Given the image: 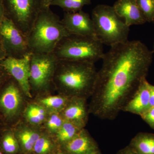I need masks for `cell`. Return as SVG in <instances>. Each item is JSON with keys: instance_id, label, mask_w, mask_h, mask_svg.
Here are the masks:
<instances>
[{"instance_id": "obj_13", "label": "cell", "mask_w": 154, "mask_h": 154, "mask_svg": "<svg viewBox=\"0 0 154 154\" xmlns=\"http://www.w3.org/2000/svg\"><path fill=\"white\" fill-rule=\"evenodd\" d=\"M113 7L117 15L128 27L142 25L146 22L135 0H117Z\"/></svg>"}, {"instance_id": "obj_31", "label": "cell", "mask_w": 154, "mask_h": 154, "mask_svg": "<svg viewBox=\"0 0 154 154\" xmlns=\"http://www.w3.org/2000/svg\"><path fill=\"white\" fill-rule=\"evenodd\" d=\"M5 17V9L2 0H0V24L2 22L3 19Z\"/></svg>"}, {"instance_id": "obj_23", "label": "cell", "mask_w": 154, "mask_h": 154, "mask_svg": "<svg viewBox=\"0 0 154 154\" xmlns=\"http://www.w3.org/2000/svg\"><path fill=\"white\" fill-rule=\"evenodd\" d=\"M146 22L154 23V0H135Z\"/></svg>"}, {"instance_id": "obj_18", "label": "cell", "mask_w": 154, "mask_h": 154, "mask_svg": "<svg viewBox=\"0 0 154 154\" xmlns=\"http://www.w3.org/2000/svg\"><path fill=\"white\" fill-rule=\"evenodd\" d=\"M83 128L70 122L64 121L57 131V137L60 142L66 143L74 137Z\"/></svg>"}, {"instance_id": "obj_21", "label": "cell", "mask_w": 154, "mask_h": 154, "mask_svg": "<svg viewBox=\"0 0 154 154\" xmlns=\"http://www.w3.org/2000/svg\"><path fill=\"white\" fill-rule=\"evenodd\" d=\"M18 137L24 149L26 150L30 151L33 149L35 143L40 136L36 131L27 129L20 131Z\"/></svg>"}, {"instance_id": "obj_16", "label": "cell", "mask_w": 154, "mask_h": 154, "mask_svg": "<svg viewBox=\"0 0 154 154\" xmlns=\"http://www.w3.org/2000/svg\"><path fill=\"white\" fill-rule=\"evenodd\" d=\"M128 146L136 154H154V134L147 132L138 133Z\"/></svg>"}, {"instance_id": "obj_17", "label": "cell", "mask_w": 154, "mask_h": 154, "mask_svg": "<svg viewBox=\"0 0 154 154\" xmlns=\"http://www.w3.org/2000/svg\"><path fill=\"white\" fill-rule=\"evenodd\" d=\"M91 0H53L51 6L60 7L67 13L82 11L83 7L90 5Z\"/></svg>"}, {"instance_id": "obj_12", "label": "cell", "mask_w": 154, "mask_h": 154, "mask_svg": "<svg viewBox=\"0 0 154 154\" xmlns=\"http://www.w3.org/2000/svg\"><path fill=\"white\" fill-rule=\"evenodd\" d=\"M86 99L83 97H71L63 109L64 120L83 128L87 124L88 113H90L86 104Z\"/></svg>"}, {"instance_id": "obj_20", "label": "cell", "mask_w": 154, "mask_h": 154, "mask_svg": "<svg viewBox=\"0 0 154 154\" xmlns=\"http://www.w3.org/2000/svg\"><path fill=\"white\" fill-rule=\"evenodd\" d=\"M25 116L27 119L34 124H38L44 121L46 112L43 107L36 105H30L27 108Z\"/></svg>"}, {"instance_id": "obj_6", "label": "cell", "mask_w": 154, "mask_h": 154, "mask_svg": "<svg viewBox=\"0 0 154 154\" xmlns=\"http://www.w3.org/2000/svg\"><path fill=\"white\" fill-rule=\"evenodd\" d=\"M5 17L28 36L42 9V0H2Z\"/></svg>"}, {"instance_id": "obj_19", "label": "cell", "mask_w": 154, "mask_h": 154, "mask_svg": "<svg viewBox=\"0 0 154 154\" xmlns=\"http://www.w3.org/2000/svg\"><path fill=\"white\" fill-rule=\"evenodd\" d=\"M1 149L5 154H15L19 149L17 138L11 131L4 133L1 140Z\"/></svg>"}, {"instance_id": "obj_1", "label": "cell", "mask_w": 154, "mask_h": 154, "mask_svg": "<svg viewBox=\"0 0 154 154\" xmlns=\"http://www.w3.org/2000/svg\"><path fill=\"white\" fill-rule=\"evenodd\" d=\"M153 54L138 40L110 47L97 72L89 113L101 119H115L146 79Z\"/></svg>"}, {"instance_id": "obj_36", "label": "cell", "mask_w": 154, "mask_h": 154, "mask_svg": "<svg viewBox=\"0 0 154 154\" xmlns=\"http://www.w3.org/2000/svg\"></svg>"}, {"instance_id": "obj_28", "label": "cell", "mask_w": 154, "mask_h": 154, "mask_svg": "<svg viewBox=\"0 0 154 154\" xmlns=\"http://www.w3.org/2000/svg\"><path fill=\"white\" fill-rule=\"evenodd\" d=\"M152 107H154V85H150V94L149 108Z\"/></svg>"}, {"instance_id": "obj_10", "label": "cell", "mask_w": 154, "mask_h": 154, "mask_svg": "<svg viewBox=\"0 0 154 154\" xmlns=\"http://www.w3.org/2000/svg\"><path fill=\"white\" fill-rule=\"evenodd\" d=\"M22 91L18 83L11 76L1 89L0 111L5 118L11 119L19 112Z\"/></svg>"}, {"instance_id": "obj_22", "label": "cell", "mask_w": 154, "mask_h": 154, "mask_svg": "<svg viewBox=\"0 0 154 154\" xmlns=\"http://www.w3.org/2000/svg\"><path fill=\"white\" fill-rule=\"evenodd\" d=\"M71 97L64 96H51L42 99L41 102L48 108L54 109H63Z\"/></svg>"}, {"instance_id": "obj_3", "label": "cell", "mask_w": 154, "mask_h": 154, "mask_svg": "<svg viewBox=\"0 0 154 154\" xmlns=\"http://www.w3.org/2000/svg\"><path fill=\"white\" fill-rule=\"evenodd\" d=\"M69 34L50 8H43L27 36L31 53H51L61 40Z\"/></svg>"}, {"instance_id": "obj_8", "label": "cell", "mask_w": 154, "mask_h": 154, "mask_svg": "<svg viewBox=\"0 0 154 154\" xmlns=\"http://www.w3.org/2000/svg\"><path fill=\"white\" fill-rule=\"evenodd\" d=\"M0 36L6 57L21 58L32 54L27 36L6 17L0 24Z\"/></svg>"}, {"instance_id": "obj_14", "label": "cell", "mask_w": 154, "mask_h": 154, "mask_svg": "<svg viewBox=\"0 0 154 154\" xmlns=\"http://www.w3.org/2000/svg\"><path fill=\"white\" fill-rule=\"evenodd\" d=\"M150 84L145 79L141 83L122 111L140 116L149 109Z\"/></svg>"}, {"instance_id": "obj_4", "label": "cell", "mask_w": 154, "mask_h": 154, "mask_svg": "<svg viewBox=\"0 0 154 154\" xmlns=\"http://www.w3.org/2000/svg\"><path fill=\"white\" fill-rule=\"evenodd\" d=\"M91 18L96 38L102 44L111 47L128 41L129 27L117 15L113 6H96Z\"/></svg>"}, {"instance_id": "obj_5", "label": "cell", "mask_w": 154, "mask_h": 154, "mask_svg": "<svg viewBox=\"0 0 154 154\" xmlns=\"http://www.w3.org/2000/svg\"><path fill=\"white\" fill-rule=\"evenodd\" d=\"M103 45L95 37L70 34L61 40L53 53L58 60L95 64L104 55Z\"/></svg>"}, {"instance_id": "obj_35", "label": "cell", "mask_w": 154, "mask_h": 154, "mask_svg": "<svg viewBox=\"0 0 154 154\" xmlns=\"http://www.w3.org/2000/svg\"><path fill=\"white\" fill-rule=\"evenodd\" d=\"M152 52L154 53V45H153V48Z\"/></svg>"}, {"instance_id": "obj_2", "label": "cell", "mask_w": 154, "mask_h": 154, "mask_svg": "<svg viewBox=\"0 0 154 154\" xmlns=\"http://www.w3.org/2000/svg\"><path fill=\"white\" fill-rule=\"evenodd\" d=\"M97 72L94 63L58 60L54 83L66 96L87 99L94 92Z\"/></svg>"}, {"instance_id": "obj_11", "label": "cell", "mask_w": 154, "mask_h": 154, "mask_svg": "<svg viewBox=\"0 0 154 154\" xmlns=\"http://www.w3.org/2000/svg\"><path fill=\"white\" fill-rule=\"evenodd\" d=\"M61 21L69 34L96 38L92 18L82 10L72 13L66 12Z\"/></svg>"}, {"instance_id": "obj_27", "label": "cell", "mask_w": 154, "mask_h": 154, "mask_svg": "<svg viewBox=\"0 0 154 154\" xmlns=\"http://www.w3.org/2000/svg\"><path fill=\"white\" fill-rule=\"evenodd\" d=\"M10 77L11 76L8 72L2 66L0 65V90Z\"/></svg>"}, {"instance_id": "obj_32", "label": "cell", "mask_w": 154, "mask_h": 154, "mask_svg": "<svg viewBox=\"0 0 154 154\" xmlns=\"http://www.w3.org/2000/svg\"><path fill=\"white\" fill-rule=\"evenodd\" d=\"M53 0H42L43 8H50L51 4Z\"/></svg>"}, {"instance_id": "obj_33", "label": "cell", "mask_w": 154, "mask_h": 154, "mask_svg": "<svg viewBox=\"0 0 154 154\" xmlns=\"http://www.w3.org/2000/svg\"><path fill=\"white\" fill-rule=\"evenodd\" d=\"M90 154H102L101 152L99 150V149H97L95 150V151L92 152Z\"/></svg>"}, {"instance_id": "obj_15", "label": "cell", "mask_w": 154, "mask_h": 154, "mask_svg": "<svg viewBox=\"0 0 154 154\" xmlns=\"http://www.w3.org/2000/svg\"><path fill=\"white\" fill-rule=\"evenodd\" d=\"M65 144L66 149L70 154H90L99 149L96 141L83 128Z\"/></svg>"}, {"instance_id": "obj_25", "label": "cell", "mask_w": 154, "mask_h": 154, "mask_svg": "<svg viewBox=\"0 0 154 154\" xmlns=\"http://www.w3.org/2000/svg\"><path fill=\"white\" fill-rule=\"evenodd\" d=\"M63 117L57 114H53L50 116L47 122L48 128L51 131H58L63 124Z\"/></svg>"}, {"instance_id": "obj_24", "label": "cell", "mask_w": 154, "mask_h": 154, "mask_svg": "<svg viewBox=\"0 0 154 154\" xmlns=\"http://www.w3.org/2000/svg\"><path fill=\"white\" fill-rule=\"evenodd\" d=\"M51 143L47 138L40 137L35 143L33 149L37 154H45L51 148Z\"/></svg>"}, {"instance_id": "obj_26", "label": "cell", "mask_w": 154, "mask_h": 154, "mask_svg": "<svg viewBox=\"0 0 154 154\" xmlns=\"http://www.w3.org/2000/svg\"><path fill=\"white\" fill-rule=\"evenodd\" d=\"M140 116L147 124L154 129V107L149 108Z\"/></svg>"}, {"instance_id": "obj_29", "label": "cell", "mask_w": 154, "mask_h": 154, "mask_svg": "<svg viewBox=\"0 0 154 154\" xmlns=\"http://www.w3.org/2000/svg\"><path fill=\"white\" fill-rule=\"evenodd\" d=\"M117 154H136L129 146L119 151Z\"/></svg>"}, {"instance_id": "obj_7", "label": "cell", "mask_w": 154, "mask_h": 154, "mask_svg": "<svg viewBox=\"0 0 154 154\" xmlns=\"http://www.w3.org/2000/svg\"><path fill=\"white\" fill-rule=\"evenodd\" d=\"M53 53L31 54L30 60V88L36 91L45 90L54 83L58 62Z\"/></svg>"}, {"instance_id": "obj_34", "label": "cell", "mask_w": 154, "mask_h": 154, "mask_svg": "<svg viewBox=\"0 0 154 154\" xmlns=\"http://www.w3.org/2000/svg\"><path fill=\"white\" fill-rule=\"evenodd\" d=\"M0 154H5L2 152V151L1 150V149H0Z\"/></svg>"}, {"instance_id": "obj_30", "label": "cell", "mask_w": 154, "mask_h": 154, "mask_svg": "<svg viewBox=\"0 0 154 154\" xmlns=\"http://www.w3.org/2000/svg\"><path fill=\"white\" fill-rule=\"evenodd\" d=\"M5 57H6L5 51L4 49L2 41L0 36V61L2 60Z\"/></svg>"}, {"instance_id": "obj_9", "label": "cell", "mask_w": 154, "mask_h": 154, "mask_svg": "<svg viewBox=\"0 0 154 154\" xmlns=\"http://www.w3.org/2000/svg\"><path fill=\"white\" fill-rule=\"evenodd\" d=\"M31 54L21 58L6 57L0 61V65L18 83L24 94L31 97L30 84Z\"/></svg>"}]
</instances>
